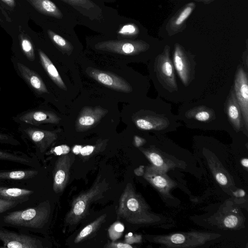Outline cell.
Here are the masks:
<instances>
[{
    "label": "cell",
    "instance_id": "cell-40",
    "mask_svg": "<svg viewBox=\"0 0 248 248\" xmlns=\"http://www.w3.org/2000/svg\"><path fill=\"white\" fill-rule=\"evenodd\" d=\"M0 1L11 8H13L15 6V0H0Z\"/></svg>",
    "mask_w": 248,
    "mask_h": 248
},
{
    "label": "cell",
    "instance_id": "cell-3",
    "mask_svg": "<svg viewBox=\"0 0 248 248\" xmlns=\"http://www.w3.org/2000/svg\"><path fill=\"white\" fill-rule=\"evenodd\" d=\"M50 213L49 202H45L34 207L9 213L4 221L15 226L41 229L47 222Z\"/></svg>",
    "mask_w": 248,
    "mask_h": 248
},
{
    "label": "cell",
    "instance_id": "cell-28",
    "mask_svg": "<svg viewBox=\"0 0 248 248\" xmlns=\"http://www.w3.org/2000/svg\"><path fill=\"white\" fill-rule=\"evenodd\" d=\"M103 146V143H101L95 145H86L82 146L79 145H76L72 149L73 152L75 155L80 154L82 156H88Z\"/></svg>",
    "mask_w": 248,
    "mask_h": 248
},
{
    "label": "cell",
    "instance_id": "cell-19",
    "mask_svg": "<svg viewBox=\"0 0 248 248\" xmlns=\"http://www.w3.org/2000/svg\"><path fill=\"white\" fill-rule=\"evenodd\" d=\"M186 119L193 120L194 122L203 124L212 122L216 118L215 113L212 108L204 106L193 107L187 110L185 114Z\"/></svg>",
    "mask_w": 248,
    "mask_h": 248
},
{
    "label": "cell",
    "instance_id": "cell-22",
    "mask_svg": "<svg viewBox=\"0 0 248 248\" xmlns=\"http://www.w3.org/2000/svg\"><path fill=\"white\" fill-rule=\"evenodd\" d=\"M33 193L32 190L27 189L0 186V198L5 200L23 202L27 201L29 196Z\"/></svg>",
    "mask_w": 248,
    "mask_h": 248
},
{
    "label": "cell",
    "instance_id": "cell-2",
    "mask_svg": "<svg viewBox=\"0 0 248 248\" xmlns=\"http://www.w3.org/2000/svg\"><path fill=\"white\" fill-rule=\"evenodd\" d=\"M108 188V183L105 179L97 178L92 186L80 194L73 201L70 211L66 217V222L70 225L78 223L88 213L90 204L102 198Z\"/></svg>",
    "mask_w": 248,
    "mask_h": 248
},
{
    "label": "cell",
    "instance_id": "cell-41",
    "mask_svg": "<svg viewBox=\"0 0 248 248\" xmlns=\"http://www.w3.org/2000/svg\"><path fill=\"white\" fill-rule=\"evenodd\" d=\"M134 141L135 145L139 147L143 144L144 140L139 137L135 136L134 137Z\"/></svg>",
    "mask_w": 248,
    "mask_h": 248
},
{
    "label": "cell",
    "instance_id": "cell-33",
    "mask_svg": "<svg viewBox=\"0 0 248 248\" xmlns=\"http://www.w3.org/2000/svg\"><path fill=\"white\" fill-rule=\"evenodd\" d=\"M20 202H21L17 201L8 200L0 198V214L16 206Z\"/></svg>",
    "mask_w": 248,
    "mask_h": 248
},
{
    "label": "cell",
    "instance_id": "cell-34",
    "mask_svg": "<svg viewBox=\"0 0 248 248\" xmlns=\"http://www.w3.org/2000/svg\"><path fill=\"white\" fill-rule=\"evenodd\" d=\"M0 143L13 145L20 144L19 141L12 136L0 131Z\"/></svg>",
    "mask_w": 248,
    "mask_h": 248
},
{
    "label": "cell",
    "instance_id": "cell-16",
    "mask_svg": "<svg viewBox=\"0 0 248 248\" xmlns=\"http://www.w3.org/2000/svg\"><path fill=\"white\" fill-rule=\"evenodd\" d=\"M17 120L31 125H39L43 124H58L61 118L52 112L45 110H31L20 115Z\"/></svg>",
    "mask_w": 248,
    "mask_h": 248
},
{
    "label": "cell",
    "instance_id": "cell-9",
    "mask_svg": "<svg viewBox=\"0 0 248 248\" xmlns=\"http://www.w3.org/2000/svg\"><path fill=\"white\" fill-rule=\"evenodd\" d=\"M85 72L89 77L108 88L124 93L132 91L130 84L124 78L111 73L92 67H87Z\"/></svg>",
    "mask_w": 248,
    "mask_h": 248
},
{
    "label": "cell",
    "instance_id": "cell-8",
    "mask_svg": "<svg viewBox=\"0 0 248 248\" xmlns=\"http://www.w3.org/2000/svg\"><path fill=\"white\" fill-rule=\"evenodd\" d=\"M97 49L125 55H134L145 51L144 42L128 40H109L100 42L95 46Z\"/></svg>",
    "mask_w": 248,
    "mask_h": 248
},
{
    "label": "cell",
    "instance_id": "cell-25",
    "mask_svg": "<svg viewBox=\"0 0 248 248\" xmlns=\"http://www.w3.org/2000/svg\"><path fill=\"white\" fill-rule=\"evenodd\" d=\"M37 174L38 171L33 170L0 171V180H25L31 178Z\"/></svg>",
    "mask_w": 248,
    "mask_h": 248
},
{
    "label": "cell",
    "instance_id": "cell-24",
    "mask_svg": "<svg viewBox=\"0 0 248 248\" xmlns=\"http://www.w3.org/2000/svg\"><path fill=\"white\" fill-rule=\"evenodd\" d=\"M0 160L10 161L25 165L33 166V159L22 153L10 152L0 150Z\"/></svg>",
    "mask_w": 248,
    "mask_h": 248
},
{
    "label": "cell",
    "instance_id": "cell-42",
    "mask_svg": "<svg viewBox=\"0 0 248 248\" xmlns=\"http://www.w3.org/2000/svg\"><path fill=\"white\" fill-rule=\"evenodd\" d=\"M233 194L237 197H242L245 195L246 193L244 190L241 189L233 192Z\"/></svg>",
    "mask_w": 248,
    "mask_h": 248
},
{
    "label": "cell",
    "instance_id": "cell-18",
    "mask_svg": "<svg viewBox=\"0 0 248 248\" xmlns=\"http://www.w3.org/2000/svg\"><path fill=\"white\" fill-rule=\"evenodd\" d=\"M16 65L20 76L36 93H48L43 80L36 73L20 62H17Z\"/></svg>",
    "mask_w": 248,
    "mask_h": 248
},
{
    "label": "cell",
    "instance_id": "cell-12",
    "mask_svg": "<svg viewBox=\"0 0 248 248\" xmlns=\"http://www.w3.org/2000/svg\"><path fill=\"white\" fill-rule=\"evenodd\" d=\"M72 155H63L58 158L55 163L54 171L53 189L56 193L62 192L67 185L70 168L74 160Z\"/></svg>",
    "mask_w": 248,
    "mask_h": 248
},
{
    "label": "cell",
    "instance_id": "cell-44",
    "mask_svg": "<svg viewBox=\"0 0 248 248\" xmlns=\"http://www.w3.org/2000/svg\"><path fill=\"white\" fill-rule=\"evenodd\" d=\"M241 164L242 165L245 167V168H247L248 167V159L247 158H243L241 160Z\"/></svg>",
    "mask_w": 248,
    "mask_h": 248
},
{
    "label": "cell",
    "instance_id": "cell-6",
    "mask_svg": "<svg viewBox=\"0 0 248 248\" xmlns=\"http://www.w3.org/2000/svg\"><path fill=\"white\" fill-rule=\"evenodd\" d=\"M220 236L209 232H188L155 236L153 241L168 248H194Z\"/></svg>",
    "mask_w": 248,
    "mask_h": 248
},
{
    "label": "cell",
    "instance_id": "cell-21",
    "mask_svg": "<svg viewBox=\"0 0 248 248\" xmlns=\"http://www.w3.org/2000/svg\"><path fill=\"white\" fill-rule=\"evenodd\" d=\"M39 12L56 18L60 19L63 16L61 11L52 1L50 0H27Z\"/></svg>",
    "mask_w": 248,
    "mask_h": 248
},
{
    "label": "cell",
    "instance_id": "cell-4",
    "mask_svg": "<svg viewBox=\"0 0 248 248\" xmlns=\"http://www.w3.org/2000/svg\"><path fill=\"white\" fill-rule=\"evenodd\" d=\"M154 74L157 88L167 95L178 91L175 71L170 56L169 48L158 55L154 62Z\"/></svg>",
    "mask_w": 248,
    "mask_h": 248
},
{
    "label": "cell",
    "instance_id": "cell-27",
    "mask_svg": "<svg viewBox=\"0 0 248 248\" xmlns=\"http://www.w3.org/2000/svg\"><path fill=\"white\" fill-rule=\"evenodd\" d=\"M47 32L52 42L62 50L70 54L72 52L73 47L68 41L50 30H48Z\"/></svg>",
    "mask_w": 248,
    "mask_h": 248
},
{
    "label": "cell",
    "instance_id": "cell-43",
    "mask_svg": "<svg viewBox=\"0 0 248 248\" xmlns=\"http://www.w3.org/2000/svg\"><path fill=\"white\" fill-rule=\"evenodd\" d=\"M0 8L1 9V10L3 13V14L4 15L6 19L7 20H8V21H11V19L7 15V14L6 13V12H5V11L2 8V6L1 4V3H0Z\"/></svg>",
    "mask_w": 248,
    "mask_h": 248
},
{
    "label": "cell",
    "instance_id": "cell-35",
    "mask_svg": "<svg viewBox=\"0 0 248 248\" xmlns=\"http://www.w3.org/2000/svg\"><path fill=\"white\" fill-rule=\"evenodd\" d=\"M192 10L193 8L191 6H188L185 8L176 18L175 24L177 25L181 24L190 15Z\"/></svg>",
    "mask_w": 248,
    "mask_h": 248
},
{
    "label": "cell",
    "instance_id": "cell-39",
    "mask_svg": "<svg viewBox=\"0 0 248 248\" xmlns=\"http://www.w3.org/2000/svg\"><path fill=\"white\" fill-rule=\"evenodd\" d=\"M107 247L112 248H132L133 247L128 243H111L107 244Z\"/></svg>",
    "mask_w": 248,
    "mask_h": 248
},
{
    "label": "cell",
    "instance_id": "cell-30",
    "mask_svg": "<svg viewBox=\"0 0 248 248\" xmlns=\"http://www.w3.org/2000/svg\"><path fill=\"white\" fill-rule=\"evenodd\" d=\"M138 33L137 27L132 23H127L121 27L118 31L119 35L124 37L134 36Z\"/></svg>",
    "mask_w": 248,
    "mask_h": 248
},
{
    "label": "cell",
    "instance_id": "cell-13",
    "mask_svg": "<svg viewBox=\"0 0 248 248\" xmlns=\"http://www.w3.org/2000/svg\"><path fill=\"white\" fill-rule=\"evenodd\" d=\"M108 112L107 109L100 106L83 108L76 122L77 130L83 131L92 128L99 123Z\"/></svg>",
    "mask_w": 248,
    "mask_h": 248
},
{
    "label": "cell",
    "instance_id": "cell-31",
    "mask_svg": "<svg viewBox=\"0 0 248 248\" xmlns=\"http://www.w3.org/2000/svg\"><path fill=\"white\" fill-rule=\"evenodd\" d=\"M124 228V225L120 222L113 223L108 229L109 237L112 240L119 238L123 234Z\"/></svg>",
    "mask_w": 248,
    "mask_h": 248
},
{
    "label": "cell",
    "instance_id": "cell-5",
    "mask_svg": "<svg viewBox=\"0 0 248 248\" xmlns=\"http://www.w3.org/2000/svg\"><path fill=\"white\" fill-rule=\"evenodd\" d=\"M133 120L136 126L142 130L167 131L178 126L170 110L165 109L140 111L134 116Z\"/></svg>",
    "mask_w": 248,
    "mask_h": 248
},
{
    "label": "cell",
    "instance_id": "cell-37",
    "mask_svg": "<svg viewBox=\"0 0 248 248\" xmlns=\"http://www.w3.org/2000/svg\"><path fill=\"white\" fill-rule=\"evenodd\" d=\"M70 150V149L68 146L63 144L55 147L51 150V152L56 155H62L68 154Z\"/></svg>",
    "mask_w": 248,
    "mask_h": 248
},
{
    "label": "cell",
    "instance_id": "cell-10",
    "mask_svg": "<svg viewBox=\"0 0 248 248\" xmlns=\"http://www.w3.org/2000/svg\"><path fill=\"white\" fill-rule=\"evenodd\" d=\"M0 241L3 243L0 248H42L41 241L31 236L0 229Z\"/></svg>",
    "mask_w": 248,
    "mask_h": 248
},
{
    "label": "cell",
    "instance_id": "cell-32",
    "mask_svg": "<svg viewBox=\"0 0 248 248\" xmlns=\"http://www.w3.org/2000/svg\"><path fill=\"white\" fill-rule=\"evenodd\" d=\"M223 224L226 228H235L240 224V218L235 215L230 214L225 217L223 220Z\"/></svg>",
    "mask_w": 248,
    "mask_h": 248
},
{
    "label": "cell",
    "instance_id": "cell-36",
    "mask_svg": "<svg viewBox=\"0 0 248 248\" xmlns=\"http://www.w3.org/2000/svg\"><path fill=\"white\" fill-rule=\"evenodd\" d=\"M69 4L87 7L93 6V3L90 0H62Z\"/></svg>",
    "mask_w": 248,
    "mask_h": 248
},
{
    "label": "cell",
    "instance_id": "cell-11",
    "mask_svg": "<svg viewBox=\"0 0 248 248\" xmlns=\"http://www.w3.org/2000/svg\"><path fill=\"white\" fill-rule=\"evenodd\" d=\"M172 62L182 83L186 87L188 86L194 78L193 62L190 61L186 53L179 46L175 47Z\"/></svg>",
    "mask_w": 248,
    "mask_h": 248
},
{
    "label": "cell",
    "instance_id": "cell-14",
    "mask_svg": "<svg viewBox=\"0 0 248 248\" xmlns=\"http://www.w3.org/2000/svg\"><path fill=\"white\" fill-rule=\"evenodd\" d=\"M144 177L160 193L169 194L172 188L175 186V183L166 174L153 165L147 166Z\"/></svg>",
    "mask_w": 248,
    "mask_h": 248
},
{
    "label": "cell",
    "instance_id": "cell-7",
    "mask_svg": "<svg viewBox=\"0 0 248 248\" xmlns=\"http://www.w3.org/2000/svg\"><path fill=\"white\" fill-rule=\"evenodd\" d=\"M233 89L240 107L246 131L248 130V78L247 73L239 65L235 74Z\"/></svg>",
    "mask_w": 248,
    "mask_h": 248
},
{
    "label": "cell",
    "instance_id": "cell-26",
    "mask_svg": "<svg viewBox=\"0 0 248 248\" xmlns=\"http://www.w3.org/2000/svg\"><path fill=\"white\" fill-rule=\"evenodd\" d=\"M106 217L107 215L106 214L102 215L93 222L85 227L75 239V243H78L80 242L92 233L95 232L100 227L101 224L105 222Z\"/></svg>",
    "mask_w": 248,
    "mask_h": 248
},
{
    "label": "cell",
    "instance_id": "cell-29",
    "mask_svg": "<svg viewBox=\"0 0 248 248\" xmlns=\"http://www.w3.org/2000/svg\"><path fill=\"white\" fill-rule=\"evenodd\" d=\"M20 43L21 48L27 59L33 61L35 56L33 47L31 42L27 38L21 36Z\"/></svg>",
    "mask_w": 248,
    "mask_h": 248
},
{
    "label": "cell",
    "instance_id": "cell-23",
    "mask_svg": "<svg viewBox=\"0 0 248 248\" xmlns=\"http://www.w3.org/2000/svg\"><path fill=\"white\" fill-rule=\"evenodd\" d=\"M142 152L157 169L166 172L173 166L170 160L164 158L158 151L153 149L142 150Z\"/></svg>",
    "mask_w": 248,
    "mask_h": 248
},
{
    "label": "cell",
    "instance_id": "cell-38",
    "mask_svg": "<svg viewBox=\"0 0 248 248\" xmlns=\"http://www.w3.org/2000/svg\"><path fill=\"white\" fill-rule=\"evenodd\" d=\"M215 177L217 181L221 186H227L228 184V180L225 174L221 171L216 172Z\"/></svg>",
    "mask_w": 248,
    "mask_h": 248
},
{
    "label": "cell",
    "instance_id": "cell-20",
    "mask_svg": "<svg viewBox=\"0 0 248 248\" xmlns=\"http://www.w3.org/2000/svg\"><path fill=\"white\" fill-rule=\"evenodd\" d=\"M41 63L48 76L60 88L67 91L66 86L56 67L47 55L41 50H38Z\"/></svg>",
    "mask_w": 248,
    "mask_h": 248
},
{
    "label": "cell",
    "instance_id": "cell-17",
    "mask_svg": "<svg viewBox=\"0 0 248 248\" xmlns=\"http://www.w3.org/2000/svg\"><path fill=\"white\" fill-rule=\"evenodd\" d=\"M225 108L229 121L234 129L237 132L246 130L241 110L236 100L233 87L228 96Z\"/></svg>",
    "mask_w": 248,
    "mask_h": 248
},
{
    "label": "cell",
    "instance_id": "cell-15",
    "mask_svg": "<svg viewBox=\"0 0 248 248\" xmlns=\"http://www.w3.org/2000/svg\"><path fill=\"white\" fill-rule=\"evenodd\" d=\"M23 132L42 153H44L58 138L56 131H52L28 127L24 129Z\"/></svg>",
    "mask_w": 248,
    "mask_h": 248
},
{
    "label": "cell",
    "instance_id": "cell-1",
    "mask_svg": "<svg viewBox=\"0 0 248 248\" xmlns=\"http://www.w3.org/2000/svg\"><path fill=\"white\" fill-rule=\"evenodd\" d=\"M117 215L134 224L151 223L155 221V217L130 183L127 184L120 199Z\"/></svg>",
    "mask_w": 248,
    "mask_h": 248
}]
</instances>
